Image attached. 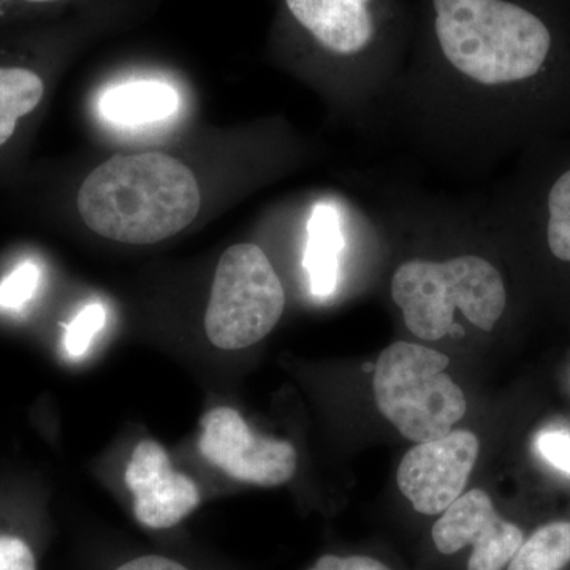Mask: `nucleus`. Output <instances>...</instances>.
I'll use <instances>...</instances> for the list:
<instances>
[{"label": "nucleus", "mask_w": 570, "mask_h": 570, "mask_svg": "<svg viewBox=\"0 0 570 570\" xmlns=\"http://www.w3.org/2000/svg\"><path fill=\"white\" fill-rule=\"evenodd\" d=\"M439 47L464 78L520 96L535 121L570 112V69L534 11L509 0H433Z\"/></svg>", "instance_id": "obj_1"}, {"label": "nucleus", "mask_w": 570, "mask_h": 570, "mask_svg": "<svg viewBox=\"0 0 570 570\" xmlns=\"http://www.w3.org/2000/svg\"><path fill=\"white\" fill-rule=\"evenodd\" d=\"M77 206L94 234L154 245L194 223L200 186L190 168L168 154H118L85 179Z\"/></svg>", "instance_id": "obj_2"}, {"label": "nucleus", "mask_w": 570, "mask_h": 570, "mask_svg": "<svg viewBox=\"0 0 570 570\" xmlns=\"http://www.w3.org/2000/svg\"><path fill=\"white\" fill-rule=\"evenodd\" d=\"M392 298L404 324L423 341L442 340L461 311L472 325L491 332L508 307V287L497 266L479 255L444 262L415 258L397 266Z\"/></svg>", "instance_id": "obj_3"}, {"label": "nucleus", "mask_w": 570, "mask_h": 570, "mask_svg": "<svg viewBox=\"0 0 570 570\" xmlns=\"http://www.w3.org/2000/svg\"><path fill=\"white\" fill-rule=\"evenodd\" d=\"M448 355L420 344L393 343L379 356L374 397L379 411L412 442L448 436L466 414L463 390L445 373Z\"/></svg>", "instance_id": "obj_4"}, {"label": "nucleus", "mask_w": 570, "mask_h": 570, "mask_svg": "<svg viewBox=\"0 0 570 570\" xmlns=\"http://www.w3.org/2000/svg\"><path fill=\"white\" fill-rule=\"evenodd\" d=\"M285 292L264 249L253 243L228 247L217 264L205 330L213 346H254L283 317Z\"/></svg>", "instance_id": "obj_5"}, {"label": "nucleus", "mask_w": 570, "mask_h": 570, "mask_svg": "<svg viewBox=\"0 0 570 570\" xmlns=\"http://www.w3.org/2000/svg\"><path fill=\"white\" fill-rule=\"evenodd\" d=\"M524 539L523 528L502 517L490 494L480 489L461 494L430 530L431 547L439 558L469 551L464 570H505Z\"/></svg>", "instance_id": "obj_6"}, {"label": "nucleus", "mask_w": 570, "mask_h": 570, "mask_svg": "<svg viewBox=\"0 0 570 570\" xmlns=\"http://www.w3.org/2000/svg\"><path fill=\"white\" fill-rule=\"evenodd\" d=\"M200 452L228 478L258 487H277L295 475L294 445L255 434L238 411L214 407L202 419Z\"/></svg>", "instance_id": "obj_7"}, {"label": "nucleus", "mask_w": 570, "mask_h": 570, "mask_svg": "<svg viewBox=\"0 0 570 570\" xmlns=\"http://www.w3.org/2000/svg\"><path fill=\"white\" fill-rule=\"evenodd\" d=\"M479 450V438L464 430L420 442L409 450L397 469L401 493L419 515H441L466 489Z\"/></svg>", "instance_id": "obj_8"}, {"label": "nucleus", "mask_w": 570, "mask_h": 570, "mask_svg": "<svg viewBox=\"0 0 570 570\" xmlns=\"http://www.w3.org/2000/svg\"><path fill=\"white\" fill-rule=\"evenodd\" d=\"M134 517L153 531L174 530L200 505L194 480L174 471L170 456L156 441H141L126 468Z\"/></svg>", "instance_id": "obj_9"}, {"label": "nucleus", "mask_w": 570, "mask_h": 570, "mask_svg": "<svg viewBox=\"0 0 570 570\" xmlns=\"http://www.w3.org/2000/svg\"><path fill=\"white\" fill-rule=\"evenodd\" d=\"M296 21L336 55L365 50L374 36L370 0H285Z\"/></svg>", "instance_id": "obj_10"}, {"label": "nucleus", "mask_w": 570, "mask_h": 570, "mask_svg": "<svg viewBox=\"0 0 570 570\" xmlns=\"http://www.w3.org/2000/svg\"><path fill=\"white\" fill-rule=\"evenodd\" d=\"M547 254L570 266V156L551 168L528 205Z\"/></svg>", "instance_id": "obj_11"}, {"label": "nucleus", "mask_w": 570, "mask_h": 570, "mask_svg": "<svg viewBox=\"0 0 570 570\" xmlns=\"http://www.w3.org/2000/svg\"><path fill=\"white\" fill-rule=\"evenodd\" d=\"M175 88L160 81H134L108 89L100 99V112L108 122L122 127L156 124L178 111Z\"/></svg>", "instance_id": "obj_12"}, {"label": "nucleus", "mask_w": 570, "mask_h": 570, "mask_svg": "<svg viewBox=\"0 0 570 570\" xmlns=\"http://www.w3.org/2000/svg\"><path fill=\"white\" fill-rule=\"evenodd\" d=\"M343 249L340 216L330 205H317L307 223L305 265L311 292L318 298L332 295L340 273V253Z\"/></svg>", "instance_id": "obj_13"}, {"label": "nucleus", "mask_w": 570, "mask_h": 570, "mask_svg": "<svg viewBox=\"0 0 570 570\" xmlns=\"http://www.w3.org/2000/svg\"><path fill=\"white\" fill-rule=\"evenodd\" d=\"M570 520L540 524L523 540L505 570H569Z\"/></svg>", "instance_id": "obj_14"}, {"label": "nucleus", "mask_w": 570, "mask_h": 570, "mask_svg": "<svg viewBox=\"0 0 570 570\" xmlns=\"http://www.w3.org/2000/svg\"><path fill=\"white\" fill-rule=\"evenodd\" d=\"M43 80L24 67H0V146L13 137L22 116L39 107Z\"/></svg>", "instance_id": "obj_15"}, {"label": "nucleus", "mask_w": 570, "mask_h": 570, "mask_svg": "<svg viewBox=\"0 0 570 570\" xmlns=\"http://www.w3.org/2000/svg\"><path fill=\"white\" fill-rule=\"evenodd\" d=\"M107 313L100 303L82 307L77 317L67 325L63 347L73 358H80L91 347L94 336L104 328Z\"/></svg>", "instance_id": "obj_16"}, {"label": "nucleus", "mask_w": 570, "mask_h": 570, "mask_svg": "<svg viewBox=\"0 0 570 570\" xmlns=\"http://www.w3.org/2000/svg\"><path fill=\"white\" fill-rule=\"evenodd\" d=\"M39 281V266L31 262L18 266L0 284V306L6 309H20L36 294Z\"/></svg>", "instance_id": "obj_17"}, {"label": "nucleus", "mask_w": 570, "mask_h": 570, "mask_svg": "<svg viewBox=\"0 0 570 570\" xmlns=\"http://www.w3.org/2000/svg\"><path fill=\"white\" fill-rule=\"evenodd\" d=\"M306 570H397L389 561L371 553H326Z\"/></svg>", "instance_id": "obj_18"}, {"label": "nucleus", "mask_w": 570, "mask_h": 570, "mask_svg": "<svg viewBox=\"0 0 570 570\" xmlns=\"http://www.w3.org/2000/svg\"><path fill=\"white\" fill-rule=\"evenodd\" d=\"M0 570H37L36 550L28 539L0 532Z\"/></svg>", "instance_id": "obj_19"}, {"label": "nucleus", "mask_w": 570, "mask_h": 570, "mask_svg": "<svg viewBox=\"0 0 570 570\" xmlns=\"http://www.w3.org/2000/svg\"><path fill=\"white\" fill-rule=\"evenodd\" d=\"M538 449L550 464L570 474V434L564 431H547L540 434Z\"/></svg>", "instance_id": "obj_20"}, {"label": "nucleus", "mask_w": 570, "mask_h": 570, "mask_svg": "<svg viewBox=\"0 0 570 570\" xmlns=\"http://www.w3.org/2000/svg\"><path fill=\"white\" fill-rule=\"evenodd\" d=\"M112 570H194L186 562L167 557V554H138L116 566Z\"/></svg>", "instance_id": "obj_21"}, {"label": "nucleus", "mask_w": 570, "mask_h": 570, "mask_svg": "<svg viewBox=\"0 0 570 570\" xmlns=\"http://www.w3.org/2000/svg\"><path fill=\"white\" fill-rule=\"evenodd\" d=\"M22 2H28V3H51V2H58V0H22Z\"/></svg>", "instance_id": "obj_22"}]
</instances>
